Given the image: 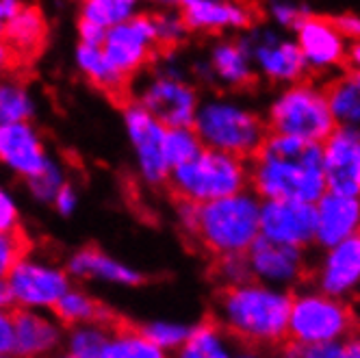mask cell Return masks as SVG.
I'll return each instance as SVG.
<instances>
[{"label": "cell", "mask_w": 360, "mask_h": 358, "mask_svg": "<svg viewBox=\"0 0 360 358\" xmlns=\"http://www.w3.org/2000/svg\"><path fill=\"white\" fill-rule=\"evenodd\" d=\"M250 187L261 200L313 202L328 191L323 148L289 135L269 133L248 159Z\"/></svg>", "instance_id": "obj_1"}, {"label": "cell", "mask_w": 360, "mask_h": 358, "mask_svg": "<svg viewBox=\"0 0 360 358\" xmlns=\"http://www.w3.org/2000/svg\"><path fill=\"white\" fill-rule=\"evenodd\" d=\"M293 295L259 280L221 287L215 321L245 347H271L289 339Z\"/></svg>", "instance_id": "obj_2"}, {"label": "cell", "mask_w": 360, "mask_h": 358, "mask_svg": "<svg viewBox=\"0 0 360 358\" xmlns=\"http://www.w3.org/2000/svg\"><path fill=\"white\" fill-rule=\"evenodd\" d=\"M259 235L261 198L250 189L198 204L191 237L213 257L241 254Z\"/></svg>", "instance_id": "obj_3"}, {"label": "cell", "mask_w": 360, "mask_h": 358, "mask_svg": "<svg viewBox=\"0 0 360 358\" xmlns=\"http://www.w3.org/2000/svg\"><path fill=\"white\" fill-rule=\"evenodd\" d=\"M169 187L176 200L195 204L239 193L250 187V167L241 157L215 148H202L191 161L178 165L169 174Z\"/></svg>", "instance_id": "obj_4"}, {"label": "cell", "mask_w": 360, "mask_h": 358, "mask_svg": "<svg viewBox=\"0 0 360 358\" xmlns=\"http://www.w3.org/2000/svg\"><path fill=\"white\" fill-rule=\"evenodd\" d=\"M193 129L204 148L230 152L245 161L254 157L269 135L267 122L259 113L224 98L200 102Z\"/></svg>", "instance_id": "obj_5"}, {"label": "cell", "mask_w": 360, "mask_h": 358, "mask_svg": "<svg viewBox=\"0 0 360 358\" xmlns=\"http://www.w3.org/2000/svg\"><path fill=\"white\" fill-rule=\"evenodd\" d=\"M265 122L269 133L315 143H323V139L337 129L326 89H317L304 81L287 85L278 94Z\"/></svg>", "instance_id": "obj_6"}, {"label": "cell", "mask_w": 360, "mask_h": 358, "mask_svg": "<svg viewBox=\"0 0 360 358\" xmlns=\"http://www.w3.org/2000/svg\"><path fill=\"white\" fill-rule=\"evenodd\" d=\"M356 319L341 298L323 291L302 293L291 302L289 341L293 343H341L354 335Z\"/></svg>", "instance_id": "obj_7"}, {"label": "cell", "mask_w": 360, "mask_h": 358, "mask_svg": "<svg viewBox=\"0 0 360 358\" xmlns=\"http://www.w3.org/2000/svg\"><path fill=\"white\" fill-rule=\"evenodd\" d=\"M161 50L157 37L154 13H135L128 20L111 27L102 41V53L109 63L124 76L131 79L141 68H146Z\"/></svg>", "instance_id": "obj_8"}, {"label": "cell", "mask_w": 360, "mask_h": 358, "mask_svg": "<svg viewBox=\"0 0 360 358\" xmlns=\"http://www.w3.org/2000/svg\"><path fill=\"white\" fill-rule=\"evenodd\" d=\"M124 126L135 150L141 178L154 187L165 185L172 174L165 157L167 126L139 102H128L124 107Z\"/></svg>", "instance_id": "obj_9"}, {"label": "cell", "mask_w": 360, "mask_h": 358, "mask_svg": "<svg viewBox=\"0 0 360 358\" xmlns=\"http://www.w3.org/2000/svg\"><path fill=\"white\" fill-rule=\"evenodd\" d=\"M15 295V309L53 311L61 295L72 287L68 269L33 257H22L7 276Z\"/></svg>", "instance_id": "obj_10"}, {"label": "cell", "mask_w": 360, "mask_h": 358, "mask_svg": "<svg viewBox=\"0 0 360 358\" xmlns=\"http://www.w3.org/2000/svg\"><path fill=\"white\" fill-rule=\"evenodd\" d=\"M137 102L165 126H193L200 107L195 87L176 68H165L154 74Z\"/></svg>", "instance_id": "obj_11"}, {"label": "cell", "mask_w": 360, "mask_h": 358, "mask_svg": "<svg viewBox=\"0 0 360 358\" xmlns=\"http://www.w3.org/2000/svg\"><path fill=\"white\" fill-rule=\"evenodd\" d=\"M241 41L248 48L256 74L271 83L293 85L308 72L300 46L291 39L252 27L248 29V35H241Z\"/></svg>", "instance_id": "obj_12"}, {"label": "cell", "mask_w": 360, "mask_h": 358, "mask_svg": "<svg viewBox=\"0 0 360 358\" xmlns=\"http://www.w3.org/2000/svg\"><path fill=\"white\" fill-rule=\"evenodd\" d=\"M261 235L295 248L317 237V204L300 200H261Z\"/></svg>", "instance_id": "obj_13"}, {"label": "cell", "mask_w": 360, "mask_h": 358, "mask_svg": "<svg viewBox=\"0 0 360 358\" xmlns=\"http://www.w3.org/2000/svg\"><path fill=\"white\" fill-rule=\"evenodd\" d=\"M178 11L189 33L248 31L256 27L261 13L252 0H180Z\"/></svg>", "instance_id": "obj_14"}, {"label": "cell", "mask_w": 360, "mask_h": 358, "mask_svg": "<svg viewBox=\"0 0 360 358\" xmlns=\"http://www.w3.org/2000/svg\"><path fill=\"white\" fill-rule=\"evenodd\" d=\"M245 257L254 280L280 289H289L300 283L306 271L302 248L280 243L263 235L254 239L245 250Z\"/></svg>", "instance_id": "obj_15"}, {"label": "cell", "mask_w": 360, "mask_h": 358, "mask_svg": "<svg viewBox=\"0 0 360 358\" xmlns=\"http://www.w3.org/2000/svg\"><path fill=\"white\" fill-rule=\"evenodd\" d=\"M321 148L328 191L360 198V129L337 126Z\"/></svg>", "instance_id": "obj_16"}, {"label": "cell", "mask_w": 360, "mask_h": 358, "mask_svg": "<svg viewBox=\"0 0 360 358\" xmlns=\"http://www.w3.org/2000/svg\"><path fill=\"white\" fill-rule=\"evenodd\" d=\"M295 44L313 72H328L345 63L347 39L341 35L332 18L311 13L295 29Z\"/></svg>", "instance_id": "obj_17"}, {"label": "cell", "mask_w": 360, "mask_h": 358, "mask_svg": "<svg viewBox=\"0 0 360 358\" xmlns=\"http://www.w3.org/2000/svg\"><path fill=\"white\" fill-rule=\"evenodd\" d=\"M63 343V324L46 311H13V354L18 358H53Z\"/></svg>", "instance_id": "obj_18"}, {"label": "cell", "mask_w": 360, "mask_h": 358, "mask_svg": "<svg viewBox=\"0 0 360 358\" xmlns=\"http://www.w3.org/2000/svg\"><path fill=\"white\" fill-rule=\"evenodd\" d=\"M48 152L41 135L31 122L0 126V163L29 181L48 165Z\"/></svg>", "instance_id": "obj_19"}, {"label": "cell", "mask_w": 360, "mask_h": 358, "mask_svg": "<svg viewBox=\"0 0 360 358\" xmlns=\"http://www.w3.org/2000/svg\"><path fill=\"white\" fill-rule=\"evenodd\" d=\"M360 283V230L328 248L317 274L319 291L343 298Z\"/></svg>", "instance_id": "obj_20"}, {"label": "cell", "mask_w": 360, "mask_h": 358, "mask_svg": "<svg viewBox=\"0 0 360 358\" xmlns=\"http://www.w3.org/2000/svg\"><path fill=\"white\" fill-rule=\"evenodd\" d=\"M360 230V198L326 191L317 200V237L323 248L339 243Z\"/></svg>", "instance_id": "obj_21"}, {"label": "cell", "mask_w": 360, "mask_h": 358, "mask_svg": "<svg viewBox=\"0 0 360 358\" xmlns=\"http://www.w3.org/2000/svg\"><path fill=\"white\" fill-rule=\"evenodd\" d=\"M65 269L72 278L100 280V283L122 285V287H137L146 280L139 269L126 265V263L113 259L111 254L102 252L98 248H91V245L74 252Z\"/></svg>", "instance_id": "obj_22"}, {"label": "cell", "mask_w": 360, "mask_h": 358, "mask_svg": "<svg viewBox=\"0 0 360 358\" xmlns=\"http://www.w3.org/2000/svg\"><path fill=\"white\" fill-rule=\"evenodd\" d=\"M204 79L219 81L221 85L237 89H245L256 83L259 74L254 70V63L241 37L224 39L213 46L209 63L204 65Z\"/></svg>", "instance_id": "obj_23"}, {"label": "cell", "mask_w": 360, "mask_h": 358, "mask_svg": "<svg viewBox=\"0 0 360 358\" xmlns=\"http://www.w3.org/2000/svg\"><path fill=\"white\" fill-rule=\"evenodd\" d=\"M141 0H81L79 39L81 44L102 46L105 35L115 24L137 13Z\"/></svg>", "instance_id": "obj_24"}, {"label": "cell", "mask_w": 360, "mask_h": 358, "mask_svg": "<svg viewBox=\"0 0 360 358\" xmlns=\"http://www.w3.org/2000/svg\"><path fill=\"white\" fill-rule=\"evenodd\" d=\"M46 18L39 7L24 5L7 24H5V37L3 41L9 46L13 57L22 55H35L39 46L46 39Z\"/></svg>", "instance_id": "obj_25"}, {"label": "cell", "mask_w": 360, "mask_h": 358, "mask_svg": "<svg viewBox=\"0 0 360 358\" xmlns=\"http://www.w3.org/2000/svg\"><path fill=\"white\" fill-rule=\"evenodd\" d=\"M235 339L217 324L202 321L191 326L187 341L176 350V358H235Z\"/></svg>", "instance_id": "obj_26"}, {"label": "cell", "mask_w": 360, "mask_h": 358, "mask_svg": "<svg viewBox=\"0 0 360 358\" xmlns=\"http://www.w3.org/2000/svg\"><path fill=\"white\" fill-rule=\"evenodd\" d=\"M53 315L68 328L81 324H111V313L105 304L81 289H68L61 300L55 304Z\"/></svg>", "instance_id": "obj_27"}, {"label": "cell", "mask_w": 360, "mask_h": 358, "mask_svg": "<svg viewBox=\"0 0 360 358\" xmlns=\"http://www.w3.org/2000/svg\"><path fill=\"white\" fill-rule=\"evenodd\" d=\"M100 358H169L163 347L152 343L139 326H111Z\"/></svg>", "instance_id": "obj_28"}, {"label": "cell", "mask_w": 360, "mask_h": 358, "mask_svg": "<svg viewBox=\"0 0 360 358\" xmlns=\"http://www.w3.org/2000/svg\"><path fill=\"white\" fill-rule=\"evenodd\" d=\"M337 126L360 129V72L349 70L326 89Z\"/></svg>", "instance_id": "obj_29"}, {"label": "cell", "mask_w": 360, "mask_h": 358, "mask_svg": "<svg viewBox=\"0 0 360 358\" xmlns=\"http://www.w3.org/2000/svg\"><path fill=\"white\" fill-rule=\"evenodd\" d=\"M76 65L87 76V81L105 91H122L128 83V79H124L109 63V59L102 53V46L79 44V48H76Z\"/></svg>", "instance_id": "obj_30"}, {"label": "cell", "mask_w": 360, "mask_h": 358, "mask_svg": "<svg viewBox=\"0 0 360 358\" xmlns=\"http://www.w3.org/2000/svg\"><path fill=\"white\" fill-rule=\"evenodd\" d=\"M35 113V100L20 81H0V126L29 122Z\"/></svg>", "instance_id": "obj_31"}, {"label": "cell", "mask_w": 360, "mask_h": 358, "mask_svg": "<svg viewBox=\"0 0 360 358\" xmlns=\"http://www.w3.org/2000/svg\"><path fill=\"white\" fill-rule=\"evenodd\" d=\"M111 324H81L68 332L65 350L76 358H100L109 339Z\"/></svg>", "instance_id": "obj_32"}, {"label": "cell", "mask_w": 360, "mask_h": 358, "mask_svg": "<svg viewBox=\"0 0 360 358\" xmlns=\"http://www.w3.org/2000/svg\"><path fill=\"white\" fill-rule=\"evenodd\" d=\"M202 148H204V143L193 126H167L165 157H167V163L172 170L191 161L195 155H200Z\"/></svg>", "instance_id": "obj_33"}, {"label": "cell", "mask_w": 360, "mask_h": 358, "mask_svg": "<svg viewBox=\"0 0 360 358\" xmlns=\"http://www.w3.org/2000/svg\"><path fill=\"white\" fill-rule=\"evenodd\" d=\"M139 328L152 343H157L165 352L178 350L187 341L189 332H191V326L178 324V321H150V324L139 326Z\"/></svg>", "instance_id": "obj_34"}, {"label": "cell", "mask_w": 360, "mask_h": 358, "mask_svg": "<svg viewBox=\"0 0 360 358\" xmlns=\"http://www.w3.org/2000/svg\"><path fill=\"white\" fill-rule=\"evenodd\" d=\"M154 22H157L159 46L163 50L178 46L189 33L183 15H180V11H174V9H159L157 13H154Z\"/></svg>", "instance_id": "obj_35"}, {"label": "cell", "mask_w": 360, "mask_h": 358, "mask_svg": "<svg viewBox=\"0 0 360 358\" xmlns=\"http://www.w3.org/2000/svg\"><path fill=\"white\" fill-rule=\"evenodd\" d=\"M215 276L221 280V287H233V285H241V283H248V280H254L245 252L215 257Z\"/></svg>", "instance_id": "obj_36"}, {"label": "cell", "mask_w": 360, "mask_h": 358, "mask_svg": "<svg viewBox=\"0 0 360 358\" xmlns=\"http://www.w3.org/2000/svg\"><path fill=\"white\" fill-rule=\"evenodd\" d=\"M27 183H29L31 193L39 202H50V204H53L55 196L65 185V178H63V170L55 161H48V165L39 174H35L33 178H29Z\"/></svg>", "instance_id": "obj_37"}, {"label": "cell", "mask_w": 360, "mask_h": 358, "mask_svg": "<svg viewBox=\"0 0 360 358\" xmlns=\"http://www.w3.org/2000/svg\"><path fill=\"white\" fill-rule=\"evenodd\" d=\"M29 239L24 233L9 230V233H0V278H7L9 271L15 267V263L29 254Z\"/></svg>", "instance_id": "obj_38"}, {"label": "cell", "mask_w": 360, "mask_h": 358, "mask_svg": "<svg viewBox=\"0 0 360 358\" xmlns=\"http://www.w3.org/2000/svg\"><path fill=\"white\" fill-rule=\"evenodd\" d=\"M269 15L278 27L295 31L300 24L311 15V9L306 5L293 3V0H276V3L269 5Z\"/></svg>", "instance_id": "obj_39"}, {"label": "cell", "mask_w": 360, "mask_h": 358, "mask_svg": "<svg viewBox=\"0 0 360 358\" xmlns=\"http://www.w3.org/2000/svg\"><path fill=\"white\" fill-rule=\"evenodd\" d=\"M282 358H343V343H289Z\"/></svg>", "instance_id": "obj_40"}, {"label": "cell", "mask_w": 360, "mask_h": 358, "mask_svg": "<svg viewBox=\"0 0 360 358\" xmlns=\"http://www.w3.org/2000/svg\"><path fill=\"white\" fill-rule=\"evenodd\" d=\"M18 228H20L18 204L7 189L0 187V233H9V230H18Z\"/></svg>", "instance_id": "obj_41"}, {"label": "cell", "mask_w": 360, "mask_h": 358, "mask_svg": "<svg viewBox=\"0 0 360 358\" xmlns=\"http://www.w3.org/2000/svg\"><path fill=\"white\" fill-rule=\"evenodd\" d=\"M53 204H55V209L61 213V215H72L74 211H76V204H79V193H76V189L70 185V183H65L61 189H59V193L55 196V200H53Z\"/></svg>", "instance_id": "obj_42"}, {"label": "cell", "mask_w": 360, "mask_h": 358, "mask_svg": "<svg viewBox=\"0 0 360 358\" xmlns=\"http://www.w3.org/2000/svg\"><path fill=\"white\" fill-rule=\"evenodd\" d=\"M337 29L341 31V35L349 41H358L360 39V15L356 13H341L332 18Z\"/></svg>", "instance_id": "obj_43"}, {"label": "cell", "mask_w": 360, "mask_h": 358, "mask_svg": "<svg viewBox=\"0 0 360 358\" xmlns=\"http://www.w3.org/2000/svg\"><path fill=\"white\" fill-rule=\"evenodd\" d=\"M0 352L13 354V311L0 309Z\"/></svg>", "instance_id": "obj_44"}, {"label": "cell", "mask_w": 360, "mask_h": 358, "mask_svg": "<svg viewBox=\"0 0 360 358\" xmlns=\"http://www.w3.org/2000/svg\"><path fill=\"white\" fill-rule=\"evenodd\" d=\"M24 7L22 0H0V27H5V24Z\"/></svg>", "instance_id": "obj_45"}, {"label": "cell", "mask_w": 360, "mask_h": 358, "mask_svg": "<svg viewBox=\"0 0 360 358\" xmlns=\"http://www.w3.org/2000/svg\"><path fill=\"white\" fill-rule=\"evenodd\" d=\"M0 309L15 311V295L7 278H0Z\"/></svg>", "instance_id": "obj_46"}, {"label": "cell", "mask_w": 360, "mask_h": 358, "mask_svg": "<svg viewBox=\"0 0 360 358\" xmlns=\"http://www.w3.org/2000/svg\"><path fill=\"white\" fill-rule=\"evenodd\" d=\"M345 63L349 65V70L360 72V39L347 44V55H345Z\"/></svg>", "instance_id": "obj_47"}, {"label": "cell", "mask_w": 360, "mask_h": 358, "mask_svg": "<svg viewBox=\"0 0 360 358\" xmlns=\"http://www.w3.org/2000/svg\"><path fill=\"white\" fill-rule=\"evenodd\" d=\"M343 358H360V337H347L343 343Z\"/></svg>", "instance_id": "obj_48"}, {"label": "cell", "mask_w": 360, "mask_h": 358, "mask_svg": "<svg viewBox=\"0 0 360 358\" xmlns=\"http://www.w3.org/2000/svg\"><path fill=\"white\" fill-rule=\"evenodd\" d=\"M13 59H15V57H13V53L9 50V46H7L5 41H0V72L7 70V68L11 65Z\"/></svg>", "instance_id": "obj_49"}, {"label": "cell", "mask_w": 360, "mask_h": 358, "mask_svg": "<svg viewBox=\"0 0 360 358\" xmlns=\"http://www.w3.org/2000/svg\"><path fill=\"white\" fill-rule=\"evenodd\" d=\"M146 3H152V5H157L161 9H174V7H178L180 0H146Z\"/></svg>", "instance_id": "obj_50"}, {"label": "cell", "mask_w": 360, "mask_h": 358, "mask_svg": "<svg viewBox=\"0 0 360 358\" xmlns=\"http://www.w3.org/2000/svg\"><path fill=\"white\" fill-rule=\"evenodd\" d=\"M235 358H265V356L259 354L254 347H250V350H239V352L235 354Z\"/></svg>", "instance_id": "obj_51"}, {"label": "cell", "mask_w": 360, "mask_h": 358, "mask_svg": "<svg viewBox=\"0 0 360 358\" xmlns=\"http://www.w3.org/2000/svg\"><path fill=\"white\" fill-rule=\"evenodd\" d=\"M53 358H76V356H72V354H70L68 350H63V352H57V354H55Z\"/></svg>", "instance_id": "obj_52"}, {"label": "cell", "mask_w": 360, "mask_h": 358, "mask_svg": "<svg viewBox=\"0 0 360 358\" xmlns=\"http://www.w3.org/2000/svg\"><path fill=\"white\" fill-rule=\"evenodd\" d=\"M0 358H18V356L11 354V352H0Z\"/></svg>", "instance_id": "obj_53"}, {"label": "cell", "mask_w": 360, "mask_h": 358, "mask_svg": "<svg viewBox=\"0 0 360 358\" xmlns=\"http://www.w3.org/2000/svg\"><path fill=\"white\" fill-rule=\"evenodd\" d=\"M3 37H5V27H0V41H3Z\"/></svg>", "instance_id": "obj_54"}]
</instances>
